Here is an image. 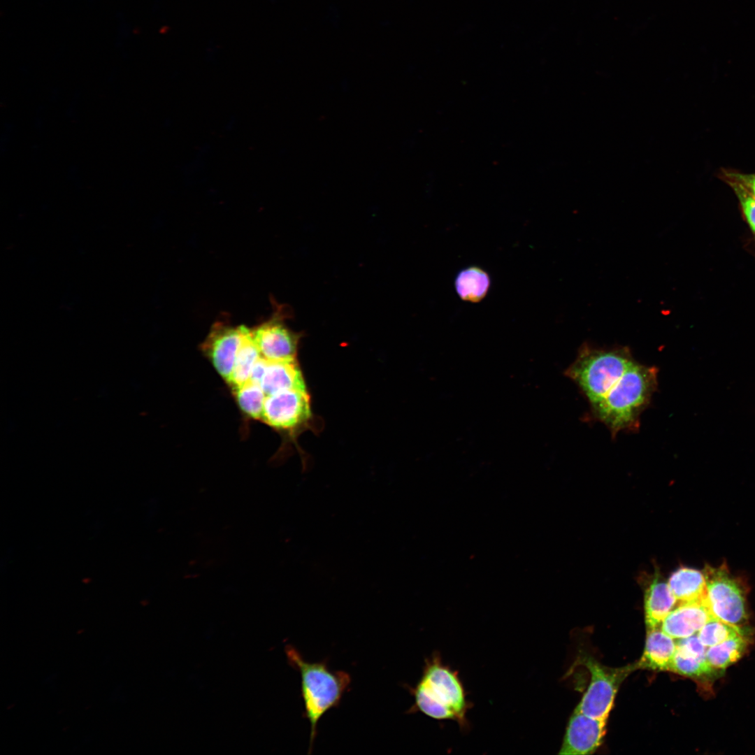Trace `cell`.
Returning a JSON list of instances; mask_svg holds the SVG:
<instances>
[{"label": "cell", "mask_w": 755, "mask_h": 755, "mask_svg": "<svg viewBox=\"0 0 755 755\" xmlns=\"http://www.w3.org/2000/svg\"><path fill=\"white\" fill-rule=\"evenodd\" d=\"M747 645V641L744 635L731 638L708 647L706 652V660L715 670L725 669L742 656Z\"/></svg>", "instance_id": "cell-18"}, {"label": "cell", "mask_w": 755, "mask_h": 755, "mask_svg": "<svg viewBox=\"0 0 755 755\" xmlns=\"http://www.w3.org/2000/svg\"><path fill=\"white\" fill-rule=\"evenodd\" d=\"M720 178L725 182H734L755 199V173H743L734 169H721Z\"/></svg>", "instance_id": "cell-23"}, {"label": "cell", "mask_w": 755, "mask_h": 755, "mask_svg": "<svg viewBox=\"0 0 755 755\" xmlns=\"http://www.w3.org/2000/svg\"><path fill=\"white\" fill-rule=\"evenodd\" d=\"M607 719H597L577 711L572 714L559 752L561 755L594 753L601 745Z\"/></svg>", "instance_id": "cell-10"}, {"label": "cell", "mask_w": 755, "mask_h": 755, "mask_svg": "<svg viewBox=\"0 0 755 755\" xmlns=\"http://www.w3.org/2000/svg\"><path fill=\"white\" fill-rule=\"evenodd\" d=\"M677 649L689 654L699 657L706 658L707 647L699 640L698 635L681 638L677 642Z\"/></svg>", "instance_id": "cell-24"}, {"label": "cell", "mask_w": 755, "mask_h": 755, "mask_svg": "<svg viewBox=\"0 0 755 755\" xmlns=\"http://www.w3.org/2000/svg\"><path fill=\"white\" fill-rule=\"evenodd\" d=\"M414 703L408 713L420 712L436 720H452L466 728L470 703L459 672L445 664L438 652L426 659L422 676L409 688Z\"/></svg>", "instance_id": "cell-1"}, {"label": "cell", "mask_w": 755, "mask_h": 755, "mask_svg": "<svg viewBox=\"0 0 755 755\" xmlns=\"http://www.w3.org/2000/svg\"><path fill=\"white\" fill-rule=\"evenodd\" d=\"M261 357L253 340L251 329L247 327L236 354L231 374L226 381L232 390L249 381L252 369Z\"/></svg>", "instance_id": "cell-17"}, {"label": "cell", "mask_w": 755, "mask_h": 755, "mask_svg": "<svg viewBox=\"0 0 755 755\" xmlns=\"http://www.w3.org/2000/svg\"><path fill=\"white\" fill-rule=\"evenodd\" d=\"M677 642L662 629L648 630L644 652L637 666L653 670H670Z\"/></svg>", "instance_id": "cell-14"}, {"label": "cell", "mask_w": 755, "mask_h": 755, "mask_svg": "<svg viewBox=\"0 0 755 755\" xmlns=\"http://www.w3.org/2000/svg\"><path fill=\"white\" fill-rule=\"evenodd\" d=\"M247 326H233L228 320L220 319L211 326L201 350L218 374L226 382Z\"/></svg>", "instance_id": "cell-9"}, {"label": "cell", "mask_w": 755, "mask_h": 755, "mask_svg": "<svg viewBox=\"0 0 755 755\" xmlns=\"http://www.w3.org/2000/svg\"><path fill=\"white\" fill-rule=\"evenodd\" d=\"M712 617L703 601L682 603L666 617L661 629L673 638H684L698 633Z\"/></svg>", "instance_id": "cell-11"}, {"label": "cell", "mask_w": 755, "mask_h": 755, "mask_svg": "<svg viewBox=\"0 0 755 755\" xmlns=\"http://www.w3.org/2000/svg\"><path fill=\"white\" fill-rule=\"evenodd\" d=\"M266 364L267 360L266 359L262 357H259L252 369L249 381L260 384L264 375Z\"/></svg>", "instance_id": "cell-25"}, {"label": "cell", "mask_w": 755, "mask_h": 755, "mask_svg": "<svg viewBox=\"0 0 755 755\" xmlns=\"http://www.w3.org/2000/svg\"><path fill=\"white\" fill-rule=\"evenodd\" d=\"M285 652L289 664L301 675L303 717L310 725V754L319 720L326 712L340 704L343 695L350 689L351 677L345 671L331 670L326 661H305L291 645L286 647Z\"/></svg>", "instance_id": "cell-3"}, {"label": "cell", "mask_w": 755, "mask_h": 755, "mask_svg": "<svg viewBox=\"0 0 755 755\" xmlns=\"http://www.w3.org/2000/svg\"><path fill=\"white\" fill-rule=\"evenodd\" d=\"M240 410L254 419H261L266 394L260 384L250 381L233 389Z\"/></svg>", "instance_id": "cell-19"}, {"label": "cell", "mask_w": 755, "mask_h": 755, "mask_svg": "<svg viewBox=\"0 0 755 755\" xmlns=\"http://www.w3.org/2000/svg\"><path fill=\"white\" fill-rule=\"evenodd\" d=\"M700 642L707 647L719 644L731 638L744 635L738 626L730 624L712 617L697 633Z\"/></svg>", "instance_id": "cell-20"}, {"label": "cell", "mask_w": 755, "mask_h": 755, "mask_svg": "<svg viewBox=\"0 0 755 755\" xmlns=\"http://www.w3.org/2000/svg\"><path fill=\"white\" fill-rule=\"evenodd\" d=\"M706 589L704 603L711 614L726 623L739 626L747 619L745 591L738 578L726 565L706 566L703 570Z\"/></svg>", "instance_id": "cell-5"}, {"label": "cell", "mask_w": 755, "mask_h": 755, "mask_svg": "<svg viewBox=\"0 0 755 755\" xmlns=\"http://www.w3.org/2000/svg\"><path fill=\"white\" fill-rule=\"evenodd\" d=\"M668 584L679 604L704 602L706 582L703 571L682 566L671 573Z\"/></svg>", "instance_id": "cell-15"}, {"label": "cell", "mask_w": 755, "mask_h": 755, "mask_svg": "<svg viewBox=\"0 0 755 755\" xmlns=\"http://www.w3.org/2000/svg\"><path fill=\"white\" fill-rule=\"evenodd\" d=\"M670 670L689 677L710 675L715 670L707 663L706 658H699L677 649Z\"/></svg>", "instance_id": "cell-21"}, {"label": "cell", "mask_w": 755, "mask_h": 755, "mask_svg": "<svg viewBox=\"0 0 755 755\" xmlns=\"http://www.w3.org/2000/svg\"><path fill=\"white\" fill-rule=\"evenodd\" d=\"M583 664L589 670L591 680L575 711L597 719H607L618 687L628 669H607L594 660L585 658Z\"/></svg>", "instance_id": "cell-8"}, {"label": "cell", "mask_w": 755, "mask_h": 755, "mask_svg": "<svg viewBox=\"0 0 755 755\" xmlns=\"http://www.w3.org/2000/svg\"><path fill=\"white\" fill-rule=\"evenodd\" d=\"M271 316L251 328L252 336L261 356L268 361L297 359L303 333L292 330L287 324L291 308L273 300Z\"/></svg>", "instance_id": "cell-6"}, {"label": "cell", "mask_w": 755, "mask_h": 755, "mask_svg": "<svg viewBox=\"0 0 755 755\" xmlns=\"http://www.w3.org/2000/svg\"><path fill=\"white\" fill-rule=\"evenodd\" d=\"M260 386L268 395L290 389H307L297 359L268 361Z\"/></svg>", "instance_id": "cell-12"}, {"label": "cell", "mask_w": 755, "mask_h": 755, "mask_svg": "<svg viewBox=\"0 0 755 755\" xmlns=\"http://www.w3.org/2000/svg\"><path fill=\"white\" fill-rule=\"evenodd\" d=\"M659 370L635 361L605 397L592 407L594 417L612 437L623 431H637L640 417L657 389Z\"/></svg>", "instance_id": "cell-2"}, {"label": "cell", "mask_w": 755, "mask_h": 755, "mask_svg": "<svg viewBox=\"0 0 755 755\" xmlns=\"http://www.w3.org/2000/svg\"><path fill=\"white\" fill-rule=\"evenodd\" d=\"M733 191L742 217L755 239V199L736 183L726 182Z\"/></svg>", "instance_id": "cell-22"}, {"label": "cell", "mask_w": 755, "mask_h": 755, "mask_svg": "<svg viewBox=\"0 0 755 755\" xmlns=\"http://www.w3.org/2000/svg\"><path fill=\"white\" fill-rule=\"evenodd\" d=\"M490 285L487 272L476 266L461 270L454 280L455 289L460 299L471 303L481 301L487 296Z\"/></svg>", "instance_id": "cell-16"}, {"label": "cell", "mask_w": 755, "mask_h": 755, "mask_svg": "<svg viewBox=\"0 0 755 755\" xmlns=\"http://www.w3.org/2000/svg\"><path fill=\"white\" fill-rule=\"evenodd\" d=\"M261 420L291 437L308 429L313 422L308 389L285 390L266 396Z\"/></svg>", "instance_id": "cell-7"}, {"label": "cell", "mask_w": 755, "mask_h": 755, "mask_svg": "<svg viewBox=\"0 0 755 755\" xmlns=\"http://www.w3.org/2000/svg\"><path fill=\"white\" fill-rule=\"evenodd\" d=\"M635 361L627 347L603 349L584 344L563 373L580 387L592 408Z\"/></svg>", "instance_id": "cell-4"}, {"label": "cell", "mask_w": 755, "mask_h": 755, "mask_svg": "<svg viewBox=\"0 0 755 755\" xmlns=\"http://www.w3.org/2000/svg\"><path fill=\"white\" fill-rule=\"evenodd\" d=\"M676 603L668 583L656 573L645 592L644 607L647 629L658 628Z\"/></svg>", "instance_id": "cell-13"}]
</instances>
